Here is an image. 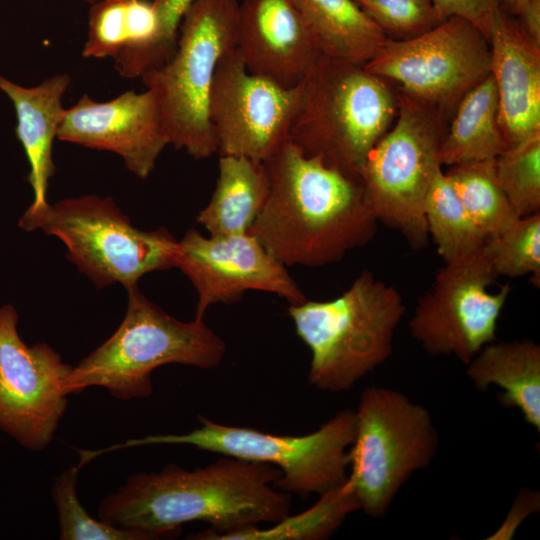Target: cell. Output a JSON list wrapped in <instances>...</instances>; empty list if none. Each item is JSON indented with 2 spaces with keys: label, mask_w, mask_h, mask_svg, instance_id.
Listing matches in <instances>:
<instances>
[{
  "label": "cell",
  "mask_w": 540,
  "mask_h": 540,
  "mask_svg": "<svg viewBox=\"0 0 540 540\" xmlns=\"http://www.w3.org/2000/svg\"><path fill=\"white\" fill-rule=\"evenodd\" d=\"M280 477L273 465L229 456L194 470L169 464L129 477L101 501L98 517L152 540L179 534L185 523L203 521L210 529L189 539L219 540L290 514L288 493L275 487Z\"/></svg>",
  "instance_id": "6da1fadb"
},
{
  "label": "cell",
  "mask_w": 540,
  "mask_h": 540,
  "mask_svg": "<svg viewBox=\"0 0 540 540\" xmlns=\"http://www.w3.org/2000/svg\"><path fill=\"white\" fill-rule=\"evenodd\" d=\"M264 163L269 192L249 232L284 266L336 263L373 239L378 220L359 181L289 140Z\"/></svg>",
  "instance_id": "7a4b0ae2"
},
{
  "label": "cell",
  "mask_w": 540,
  "mask_h": 540,
  "mask_svg": "<svg viewBox=\"0 0 540 540\" xmlns=\"http://www.w3.org/2000/svg\"><path fill=\"white\" fill-rule=\"evenodd\" d=\"M125 316L115 332L72 367L63 390L103 387L118 400L146 398L152 372L167 364L208 370L226 353L223 339L203 320L182 321L149 300L138 285L126 290Z\"/></svg>",
  "instance_id": "3957f363"
},
{
  "label": "cell",
  "mask_w": 540,
  "mask_h": 540,
  "mask_svg": "<svg viewBox=\"0 0 540 540\" xmlns=\"http://www.w3.org/2000/svg\"><path fill=\"white\" fill-rule=\"evenodd\" d=\"M288 313L311 353L309 384L338 393L390 357L405 305L394 286L364 270L340 296L289 305Z\"/></svg>",
  "instance_id": "277c9868"
},
{
  "label": "cell",
  "mask_w": 540,
  "mask_h": 540,
  "mask_svg": "<svg viewBox=\"0 0 540 540\" xmlns=\"http://www.w3.org/2000/svg\"><path fill=\"white\" fill-rule=\"evenodd\" d=\"M396 112V96L384 79L325 57L300 83L288 140L358 181Z\"/></svg>",
  "instance_id": "5b68a950"
},
{
  "label": "cell",
  "mask_w": 540,
  "mask_h": 540,
  "mask_svg": "<svg viewBox=\"0 0 540 540\" xmlns=\"http://www.w3.org/2000/svg\"><path fill=\"white\" fill-rule=\"evenodd\" d=\"M18 226L62 241L68 260L97 288L126 290L146 274L175 267L178 240L164 227L138 229L110 197L65 198L26 211Z\"/></svg>",
  "instance_id": "8992f818"
},
{
  "label": "cell",
  "mask_w": 540,
  "mask_h": 540,
  "mask_svg": "<svg viewBox=\"0 0 540 540\" xmlns=\"http://www.w3.org/2000/svg\"><path fill=\"white\" fill-rule=\"evenodd\" d=\"M239 5L195 1L182 18L171 58L141 77L157 97L169 144L194 159L217 152L209 98L219 61L236 48Z\"/></svg>",
  "instance_id": "52a82bcc"
},
{
  "label": "cell",
  "mask_w": 540,
  "mask_h": 540,
  "mask_svg": "<svg viewBox=\"0 0 540 540\" xmlns=\"http://www.w3.org/2000/svg\"><path fill=\"white\" fill-rule=\"evenodd\" d=\"M200 427L184 434L129 439L106 452L144 445H189L249 461L267 463L281 472L275 487L306 498L322 495L348 477L356 432L355 411L343 409L317 430L301 436L275 435L253 428L228 426L198 415Z\"/></svg>",
  "instance_id": "ba28073f"
},
{
  "label": "cell",
  "mask_w": 540,
  "mask_h": 540,
  "mask_svg": "<svg viewBox=\"0 0 540 540\" xmlns=\"http://www.w3.org/2000/svg\"><path fill=\"white\" fill-rule=\"evenodd\" d=\"M355 417L347 483L360 510L381 519L410 477L432 462L438 433L424 406L381 386L364 389Z\"/></svg>",
  "instance_id": "9c48e42d"
},
{
  "label": "cell",
  "mask_w": 540,
  "mask_h": 540,
  "mask_svg": "<svg viewBox=\"0 0 540 540\" xmlns=\"http://www.w3.org/2000/svg\"><path fill=\"white\" fill-rule=\"evenodd\" d=\"M396 99L395 125L369 153L358 181L378 222L421 249L429 238L425 199L442 166L443 115L403 92Z\"/></svg>",
  "instance_id": "30bf717a"
},
{
  "label": "cell",
  "mask_w": 540,
  "mask_h": 540,
  "mask_svg": "<svg viewBox=\"0 0 540 540\" xmlns=\"http://www.w3.org/2000/svg\"><path fill=\"white\" fill-rule=\"evenodd\" d=\"M364 68L443 115L491 73V48L477 27L453 16L416 37L388 38Z\"/></svg>",
  "instance_id": "8fae6325"
},
{
  "label": "cell",
  "mask_w": 540,
  "mask_h": 540,
  "mask_svg": "<svg viewBox=\"0 0 540 540\" xmlns=\"http://www.w3.org/2000/svg\"><path fill=\"white\" fill-rule=\"evenodd\" d=\"M498 277L483 247L444 263L411 316L412 337L431 355H450L467 365L497 340L498 320L511 292L488 291Z\"/></svg>",
  "instance_id": "7c38bea8"
},
{
  "label": "cell",
  "mask_w": 540,
  "mask_h": 540,
  "mask_svg": "<svg viewBox=\"0 0 540 540\" xmlns=\"http://www.w3.org/2000/svg\"><path fill=\"white\" fill-rule=\"evenodd\" d=\"M18 320L13 305L0 306V430L38 452L52 442L66 412L63 385L73 366L46 342L27 345Z\"/></svg>",
  "instance_id": "4fadbf2b"
},
{
  "label": "cell",
  "mask_w": 540,
  "mask_h": 540,
  "mask_svg": "<svg viewBox=\"0 0 540 540\" xmlns=\"http://www.w3.org/2000/svg\"><path fill=\"white\" fill-rule=\"evenodd\" d=\"M299 89L250 73L237 48L227 52L209 98L217 153L265 162L288 140Z\"/></svg>",
  "instance_id": "5bb4252c"
},
{
  "label": "cell",
  "mask_w": 540,
  "mask_h": 540,
  "mask_svg": "<svg viewBox=\"0 0 540 540\" xmlns=\"http://www.w3.org/2000/svg\"><path fill=\"white\" fill-rule=\"evenodd\" d=\"M175 268L197 293L194 318L199 320L210 306L235 303L246 291L271 293L289 305L307 300L287 267L250 232L204 236L191 228L178 240Z\"/></svg>",
  "instance_id": "9a60e30c"
},
{
  "label": "cell",
  "mask_w": 540,
  "mask_h": 540,
  "mask_svg": "<svg viewBox=\"0 0 540 540\" xmlns=\"http://www.w3.org/2000/svg\"><path fill=\"white\" fill-rule=\"evenodd\" d=\"M57 139L120 156L138 178H147L169 145L154 91H127L97 102L83 95L65 110Z\"/></svg>",
  "instance_id": "2e32d148"
},
{
  "label": "cell",
  "mask_w": 540,
  "mask_h": 540,
  "mask_svg": "<svg viewBox=\"0 0 540 540\" xmlns=\"http://www.w3.org/2000/svg\"><path fill=\"white\" fill-rule=\"evenodd\" d=\"M246 69L292 88L325 58L292 0H243L237 44Z\"/></svg>",
  "instance_id": "e0dca14e"
},
{
  "label": "cell",
  "mask_w": 540,
  "mask_h": 540,
  "mask_svg": "<svg viewBox=\"0 0 540 540\" xmlns=\"http://www.w3.org/2000/svg\"><path fill=\"white\" fill-rule=\"evenodd\" d=\"M491 74L507 148L540 134V46L501 7L489 34Z\"/></svg>",
  "instance_id": "ac0fdd59"
},
{
  "label": "cell",
  "mask_w": 540,
  "mask_h": 540,
  "mask_svg": "<svg viewBox=\"0 0 540 540\" xmlns=\"http://www.w3.org/2000/svg\"><path fill=\"white\" fill-rule=\"evenodd\" d=\"M69 85L67 74L55 75L34 87H24L0 76V90L14 105L16 135L30 166L28 181L34 197L27 209L31 211L49 204L48 183L55 173L53 142L66 110L62 97Z\"/></svg>",
  "instance_id": "d6986e66"
},
{
  "label": "cell",
  "mask_w": 540,
  "mask_h": 540,
  "mask_svg": "<svg viewBox=\"0 0 540 540\" xmlns=\"http://www.w3.org/2000/svg\"><path fill=\"white\" fill-rule=\"evenodd\" d=\"M478 390L491 385L502 393L499 402L518 409L525 422L540 432V346L532 340L493 341L466 365Z\"/></svg>",
  "instance_id": "ffe728a7"
},
{
  "label": "cell",
  "mask_w": 540,
  "mask_h": 540,
  "mask_svg": "<svg viewBox=\"0 0 540 540\" xmlns=\"http://www.w3.org/2000/svg\"><path fill=\"white\" fill-rule=\"evenodd\" d=\"M157 32L152 1L97 0L89 11L86 58L112 57L126 78L138 77L140 62Z\"/></svg>",
  "instance_id": "44dd1931"
},
{
  "label": "cell",
  "mask_w": 540,
  "mask_h": 540,
  "mask_svg": "<svg viewBox=\"0 0 540 540\" xmlns=\"http://www.w3.org/2000/svg\"><path fill=\"white\" fill-rule=\"evenodd\" d=\"M218 168L214 192L196 220L210 236L247 233L268 196L266 165L245 157L223 155Z\"/></svg>",
  "instance_id": "7402d4cb"
},
{
  "label": "cell",
  "mask_w": 540,
  "mask_h": 540,
  "mask_svg": "<svg viewBox=\"0 0 540 540\" xmlns=\"http://www.w3.org/2000/svg\"><path fill=\"white\" fill-rule=\"evenodd\" d=\"M325 57L364 66L388 40L354 0H292Z\"/></svg>",
  "instance_id": "603a6c76"
},
{
  "label": "cell",
  "mask_w": 540,
  "mask_h": 540,
  "mask_svg": "<svg viewBox=\"0 0 540 540\" xmlns=\"http://www.w3.org/2000/svg\"><path fill=\"white\" fill-rule=\"evenodd\" d=\"M507 148L499 123L498 94L490 73L459 102L440 148L442 165L495 159Z\"/></svg>",
  "instance_id": "cb8c5ba5"
},
{
  "label": "cell",
  "mask_w": 540,
  "mask_h": 540,
  "mask_svg": "<svg viewBox=\"0 0 540 540\" xmlns=\"http://www.w3.org/2000/svg\"><path fill=\"white\" fill-rule=\"evenodd\" d=\"M424 215L428 235L444 262L477 251L487 241L442 169L427 193Z\"/></svg>",
  "instance_id": "d4e9b609"
},
{
  "label": "cell",
  "mask_w": 540,
  "mask_h": 540,
  "mask_svg": "<svg viewBox=\"0 0 540 540\" xmlns=\"http://www.w3.org/2000/svg\"><path fill=\"white\" fill-rule=\"evenodd\" d=\"M449 167L446 175L487 240L499 235L519 218L498 184L494 159Z\"/></svg>",
  "instance_id": "484cf974"
},
{
  "label": "cell",
  "mask_w": 540,
  "mask_h": 540,
  "mask_svg": "<svg viewBox=\"0 0 540 540\" xmlns=\"http://www.w3.org/2000/svg\"><path fill=\"white\" fill-rule=\"evenodd\" d=\"M358 510V500L346 479L343 484L319 495L309 509L295 516L289 514L271 528L253 527L224 535L219 540H322L333 535L347 516Z\"/></svg>",
  "instance_id": "4316f807"
},
{
  "label": "cell",
  "mask_w": 540,
  "mask_h": 540,
  "mask_svg": "<svg viewBox=\"0 0 540 540\" xmlns=\"http://www.w3.org/2000/svg\"><path fill=\"white\" fill-rule=\"evenodd\" d=\"M499 186L521 218L540 210V134L506 148L494 159Z\"/></svg>",
  "instance_id": "83f0119b"
},
{
  "label": "cell",
  "mask_w": 540,
  "mask_h": 540,
  "mask_svg": "<svg viewBox=\"0 0 540 540\" xmlns=\"http://www.w3.org/2000/svg\"><path fill=\"white\" fill-rule=\"evenodd\" d=\"M484 252L497 277L530 274L540 281V212L518 218L499 235L488 239Z\"/></svg>",
  "instance_id": "f1b7e54d"
},
{
  "label": "cell",
  "mask_w": 540,
  "mask_h": 540,
  "mask_svg": "<svg viewBox=\"0 0 540 540\" xmlns=\"http://www.w3.org/2000/svg\"><path fill=\"white\" fill-rule=\"evenodd\" d=\"M80 467H69L57 476L52 486L61 540H152L141 531L121 528L96 520L84 509L77 495Z\"/></svg>",
  "instance_id": "f546056e"
},
{
  "label": "cell",
  "mask_w": 540,
  "mask_h": 540,
  "mask_svg": "<svg viewBox=\"0 0 540 540\" xmlns=\"http://www.w3.org/2000/svg\"><path fill=\"white\" fill-rule=\"evenodd\" d=\"M389 39L421 35L443 20L433 0H354Z\"/></svg>",
  "instance_id": "4dcf8cb0"
},
{
  "label": "cell",
  "mask_w": 540,
  "mask_h": 540,
  "mask_svg": "<svg viewBox=\"0 0 540 540\" xmlns=\"http://www.w3.org/2000/svg\"><path fill=\"white\" fill-rule=\"evenodd\" d=\"M197 0H153L157 17V32L150 47L145 52L138 77L166 63L177 46L179 27L187 9Z\"/></svg>",
  "instance_id": "1f68e13d"
},
{
  "label": "cell",
  "mask_w": 540,
  "mask_h": 540,
  "mask_svg": "<svg viewBox=\"0 0 540 540\" xmlns=\"http://www.w3.org/2000/svg\"><path fill=\"white\" fill-rule=\"evenodd\" d=\"M443 19L457 16L477 27L489 41L494 17L502 0H433Z\"/></svg>",
  "instance_id": "d6a6232c"
},
{
  "label": "cell",
  "mask_w": 540,
  "mask_h": 540,
  "mask_svg": "<svg viewBox=\"0 0 540 540\" xmlns=\"http://www.w3.org/2000/svg\"><path fill=\"white\" fill-rule=\"evenodd\" d=\"M539 493L535 491H522L515 499L509 513L500 527L487 539L508 540L513 537L519 525L531 513L539 509Z\"/></svg>",
  "instance_id": "836d02e7"
},
{
  "label": "cell",
  "mask_w": 540,
  "mask_h": 540,
  "mask_svg": "<svg viewBox=\"0 0 540 540\" xmlns=\"http://www.w3.org/2000/svg\"><path fill=\"white\" fill-rule=\"evenodd\" d=\"M516 18L527 36L540 46V0H528Z\"/></svg>",
  "instance_id": "e575fe53"
},
{
  "label": "cell",
  "mask_w": 540,
  "mask_h": 540,
  "mask_svg": "<svg viewBox=\"0 0 540 540\" xmlns=\"http://www.w3.org/2000/svg\"><path fill=\"white\" fill-rule=\"evenodd\" d=\"M528 0H502L501 7L511 16L517 17Z\"/></svg>",
  "instance_id": "d590c367"
},
{
  "label": "cell",
  "mask_w": 540,
  "mask_h": 540,
  "mask_svg": "<svg viewBox=\"0 0 540 540\" xmlns=\"http://www.w3.org/2000/svg\"><path fill=\"white\" fill-rule=\"evenodd\" d=\"M81 1L86 2V3H88V4L91 5V4H93L94 2H96L97 0H81Z\"/></svg>",
  "instance_id": "8d00e7d4"
}]
</instances>
